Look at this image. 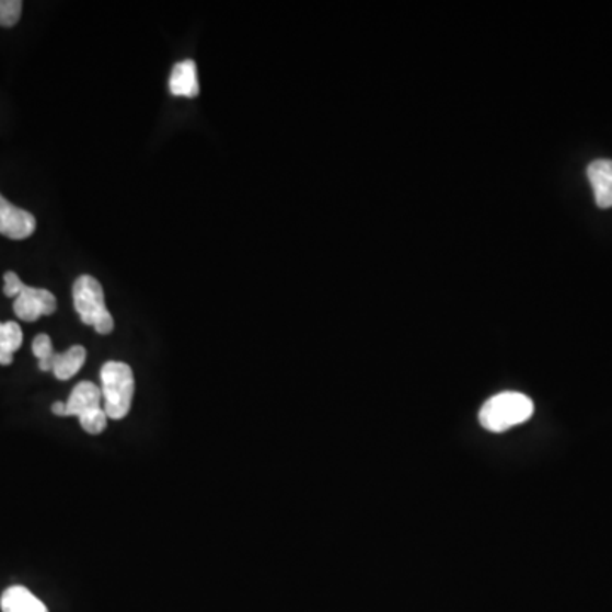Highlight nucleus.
Instances as JSON below:
<instances>
[{
  "instance_id": "obj_1",
  "label": "nucleus",
  "mask_w": 612,
  "mask_h": 612,
  "mask_svg": "<svg viewBox=\"0 0 612 612\" xmlns=\"http://www.w3.org/2000/svg\"><path fill=\"white\" fill-rule=\"evenodd\" d=\"M101 383L103 407L107 417L122 420L130 412L134 402V369L126 362L107 361L101 369Z\"/></svg>"
},
{
  "instance_id": "obj_2",
  "label": "nucleus",
  "mask_w": 612,
  "mask_h": 612,
  "mask_svg": "<svg viewBox=\"0 0 612 612\" xmlns=\"http://www.w3.org/2000/svg\"><path fill=\"white\" fill-rule=\"evenodd\" d=\"M533 400L518 392H506L492 396L480 411V423L490 432H504L531 418Z\"/></svg>"
},
{
  "instance_id": "obj_3",
  "label": "nucleus",
  "mask_w": 612,
  "mask_h": 612,
  "mask_svg": "<svg viewBox=\"0 0 612 612\" xmlns=\"http://www.w3.org/2000/svg\"><path fill=\"white\" fill-rule=\"evenodd\" d=\"M73 307L80 320L97 334L107 335L115 328V320L111 315L104 300V289L92 276H80L73 282Z\"/></svg>"
},
{
  "instance_id": "obj_4",
  "label": "nucleus",
  "mask_w": 612,
  "mask_h": 612,
  "mask_svg": "<svg viewBox=\"0 0 612 612\" xmlns=\"http://www.w3.org/2000/svg\"><path fill=\"white\" fill-rule=\"evenodd\" d=\"M4 295L15 298L14 313L24 322H36L42 316L54 315L57 312V298L48 289L31 288L21 281L18 274H4Z\"/></svg>"
},
{
  "instance_id": "obj_5",
  "label": "nucleus",
  "mask_w": 612,
  "mask_h": 612,
  "mask_svg": "<svg viewBox=\"0 0 612 612\" xmlns=\"http://www.w3.org/2000/svg\"><path fill=\"white\" fill-rule=\"evenodd\" d=\"M67 417L79 418L88 434H101L107 426V414L103 407V392L91 381H80L66 402Z\"/></svg>"
},
{
  "instance_id": "obj_6",
  "label": "nucleus",
  "mask_w": 612,
  "mask_h": 612,
  "mask_svg": "<svg viewBox=\"0 0 612 612\" xmlns=\"http://www.w3.org/2000/svg\"><path fill=\"white\" fill-rule=\"evenodd\" d=\"M36 230V218L0 195V233L12 240H24Z\"/></svg>"
},
{
  "instance_id": "obj_7",
  "label": "nucleus",
  "mask_w": 612,
  "mask_h": 612,
  "mask_svg": "<svg viewBox=\"0 0 612 612\" xmlns=\"http://www.w3.org/2000/svg\"><path fill=\"white\" fill-rule=\"evenodd\" d=\"M587 177L599 208H612V160H593L587 169Z\"/></svg>"
},
{
  "instance_id": "obj_8",
  "label": "nucleus",
  "mask_w": 612,
  "mask_h": 612,
  "mask_svg": "<svg viewBox=\"0 0 612 612\" xmlns=\"http://www.w3.org/2000/svg\"><path fill=\"white\" fill-rule=\"evenodd\" d=\"M85 358H88V353H85L84 347L72 346L66 353H54L50 362H48V371H51L57 380H70L82 369Z\"/></svg>"
},
{
  "instance_id": "obj_9",
  "label": "nucleus",
  "mask_w": 612,
  "mask_h": 612,
  "mask_svg": "<svg viewBox=\"0 0 612 612\" xmlns=\"http://www.w3.org/2000/svg\"><path fill=\"white\" fill-rule=\"evenodd\" d=\"M2 612H48L46 605L26 587H9L0 598Z\"/></svg>"
},
{
  "instance_id": "obj_10",
  "label": "nucleus",
  "mask_w": 612,
  "mask_h": 612,
  "mask_svg": "<svg viewBox=\"0 0 612 612\" xmlns=\"http://www.w3.org/2000/svg\"><path fill=\"white\" fill-rule=\"evenodd\" d=\"M169 88L174 95L196 97L199 94L198 72L193 60H184L172 69Z\"/></svg>"
},
{
  "instance_id": "obj_11",
  "label": "nucleus",
  "mask_w": 612,
  "mask_h": 612,
  "mask_svg": "<svg viewBox=\"0 0 612 612\" xmlns=\"http://www.w3.org/2000/svg\"><path fill=\"white\" fill-rule=\"evenodd\" d=\"M23 346V331L15 322H0V365H12L14 354Z\"/></svg>"
},
{
  "instance_id": "obj_12",
  "label": "nucleus",
  "mask_w": 612,
  "mask_h": 612,
  "mask_svg": "<svg viewBox=\"0 0 612 612\" xmlns=\"http://www.w3.org/2000/svg\"><path fill=\"white\" fill-rule=\"evenodd\" d=\"M54 344H51L50 335L39 334L33 340V354L38 359V366L42 371H48V362L54 356Z\"/></svg>"
},
{
  "instance_id": "obj_13",
  "label": "nucleus",
  "mask_w": 612,
  "mask_h": 612,
  "mask_svg": "<svg viewBox=\"0 0 612 612\" xmlns=\"http://www.w3.org/2000/svg\"><path fill=\"white\" fill-rule=\"evenodd\" d=\"M21 12H23L21 0H0V26H15L20 21Z\"/></svg>"
},
{
  "instance_id": "obj_14",
  "label": "nucleus",
  "mask_w": 612,
  "mask_h": 612,
  "mask_svg": "<svg viewBox=\"0 0 612 612\" xmlns=\"http://www.w3.org/2000/svg\"><path fill=\"white\" fill-rule=\"evenodd\" d=\"M51 412L58 415V417H67V405L63 404V402H57V404H54V407H51Z\"/></svg>"
}]
</instances>
